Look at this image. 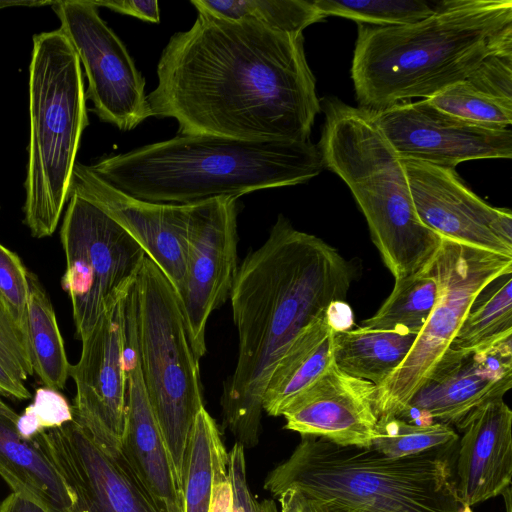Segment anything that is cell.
<instances>
[{"instance_id": "27", "label": "cell", "mask_w": 512, "mask_h": 512, "mask_svg": "<svg viewBox=\"0 0 512 512\" xmlns=\"http://www.w3.org/2000/svg\"><path fill=\"white\" fill-rule=\"evenodd\" d=\"M437 297L438 281L429 264L417 274L396 279L389 296L373 316L362 321V326L418 335L427 322Z\"/></svg>"}, {"instance_id": "6", "label": "cell", "mask_w": 512, "mask_h": 512, "mask_svg": "<svg viewBox=\"0 0 512 512\" xmlns=\"http://www.w3.org/2000/svg\"><path fill=\"white\" fill-rule=\"evenodd\" d=\"M320 104L325 121L317 146L324 168L349 187L384 264L395 280L425 270L442 237L419 219L403 160L369 111L337 98Z\"/></svg>"}, {"instance_id": "28", "label": "cell", "mask_w": 512, "mask_h": 512, "mask_svg": "<svg viewBox=\"0 0 512 512\" xmlns=\"http://www.w3.org/2000/svg\"><path fill=\"white\" fill-rule=\"evenodd\" d=\"M215 420L203 407L190 430L181 471V491L184 512H209L214 459L222 444Z\"/></svg>"}, {"instance_id": "17", "label": "cell", "mask_w": 512, "mask_h": 512, "mask_svg": "<svg viewBox=\"0 0 512 512\" xmlns=\"http://www.w3.org/2000/svg\"><path fill=\"white\" fill-rule=\"evenodd\" d=\"M416 213L442 238L512 257V213L490 206L454 169L403 160Z\"/></svg>"}, {"instance_id": "29", "label": "cell", "mask_w": 512, "mask_h": 512, "mask_svg": "<svg viewBox=\"0 0 512 512\" xmlns=\"http://www.w3.org/2000/svg\"><path fill=\"white\" fill-rule=\"evenodd\" d=\"M191 4L198 12L232 20L250 17L289 34H303L327 17L314 0H192Z\"/></svg>"}, {"instance_id": "30", "label": "cell", "mask_w": 512, "mask_h": 512, "mask_svg": "<svg viewBox=\"0 0 512 512\" xmlns=\"http://www.w3.org/2000/svg\"><path fill=\"white\" fill-rule=\"evenodd\" d=\"M488 287V286H487ZM477 296L451 347L479 349L512 336V277L496 279Z\"/></svg>"}, {"instance_id": "14", "label": "cell", "mask_w": 512, "mask_h": 512, "mask_svg": "<svg viewBox=\"0 0 512 512\" xmlns=\"http://www.w3.org/2000/svg\"><path fill=\"white\" fill-rule=\"evenodd\" d=\"M134 284V283H133ZM133 284L110 298L70 366L76 385L73 419L101 445L120 448L125 422L126 299Z\"/></svg>"}, {"instance_id": "16", "label": "cell", "mask_w": 512, "mask_h": 512, "mask_svg": "<svg viewBox=\"0 0 512 512\" xmlns=\"http://www.w3.org/2000/svg\"><path fill=\"white\" fill-rule=\"evenodd\" d=\"M512 387V336L485 348L449 347L397 417L459 429L478 408Z\"/></svg>"}, {"instance_id": "32", "label": "cell", "mask_w": 512, "mask_h": 512, "mask_svg": "<svg viewBox=\"0 0 512 512\" xmlns=\"http://www.w3.org/2000/svg\"><path fill=\"white\" fill-rule=\"evenodd\" d=\"M328 16H337L378 27L402 26L433 14L439 1L423 0H314Z\"/></svg>"}, {"instance_id": "23", "label": "cell", "mask_w": 512, "mask_h": 512, "mask_svg": "<svg viewBox=\"0 0 512 512\" xmlns=\"http://www.w3.org/2000/svg\"><path fill=\"white\" fill-rule=\"evenodd\" d=\"M429 101L454 116L495 127L512 124V51L491 55Z\"/></svg>"}, {"instance_id": "9", "label": "cell", "mask_w": 512, "mask_h": 512, "mask_svg": "<svg viewBox=\"0 0 512 512\" xmlns=\"http://www.w3.org/2000/svg\"><path fill=\"white\" fill-rule=\"evenodd\" d=\"M430 265L438 281L436 304L403 362L381 385L375 386L378 419L403 413L451 346L477 296L499 277L512 273V257L447 238H442Z\"/></svg>"}, {"instance_id": "20", "label": "cell", "mask_w": 512, "mask_h": 512, "mask_svg": "<svg viewBox=\"0 0 512 512\" xmlns=\"http://www.w3.org/2000/svg\"><path fill=\"white\" fill-rule=\"evenodd\" d=\"M125 362L127 397L120 449L141 483L164 512H184L181 485L143 382L131 295L126 300Z\"/></svg>"}, {"instance_id": "42", "label": "cell", "mask_w": 512, "mask_h": 512, "mask_svg": "<svg viewBox=\"0 0 512 512\" xmlns=\"http://www.w3.org/2000/svg\"><path fill=\"white\" fill-rule=\"evenodd\" d=\"M0 415L6 416L16 422L18 415L10 406L0 398Z\"/></svg>"}, {"instance_id": "40", "label": "cell", "mask_w": 512, "mask_h": 512, "mask_svg": "<svg viewBox=\"0 0 512 512\" xmlns=\"http://www.w3.org/2000/svg\"><path fill=\"white\" fill-rule=\"evenodd\" d=\"M0 512H48L34 501L12 492L0 502Z\"/></svg>"}, {"instance_id": "35", "label": "cell", "mask_w": 512, "mask_h": 512, "mask_svg": "<svg viewBox=\"0 0 512 512\" xmlns=\"http://www.w3.org/2000/svg\"><path fill=\"white\" fill-rule=\"evenodd\" d=\"M0 357L24 382L34 374L27 337L0 299Z\"/></svg>"}, {"instance_id": "10", "label": "cell", "mask_w": 512, "mask_h": 512, "mask_svg": "<svg viewBox=\"0 0 512 512\" xmlns=\"http://www.w3.org/2000/svg\"><path fill=\"white\" fill-rule=\"evenodd\" d=\"M68 200L60 230L66 256L61 283L70 297L76 334L82 340L110 298L135 282L146 254L96 205L77 195Z\"/></svg>"}, {"instance_id": "41", "label": "cell", "mask_w": 512, "mask_h": 512, "mask_svg": "<svg viewBox=\"0 0 512 512\" xmlns=\"http://www.w3.org/2000/svg\"><path fill=\"white\" fill-rule=\"evenodd\" d=\"M257 512H280L277 505L272 499H264L261 502H257Z\"/></svg>"}, {"instance_id": "1", "label": "cell", "mask_w": 512, "mask_h": 512, "mask_svg": "<svg viewBox=\"0 0 512 512\" xmlns=\"http://www.w3.org/2000/svg\"><path fill=\"white\" fill-rule=\"evenodd\" d=\"M147 96L152 116L179 135L308 142L321 110L303 34L198 12L171 36Z\"/></svg>"}, {"instance_id": "24", "label": "cell", "mask_w": 512, "mask_h": 512, "mask_svg": "<svg viewBox=\"0 0 512 512\" xmlns=\"http://www.w3.org/2000/svg\"><path fill=\"white\" fill-rule=\"evenodd\" d=\"M0 476L12 492L48 512H71V494L55 465L35 439L22 437L15 422L3 415H0Z\"/></svg>"}, {"instance_id": "8", "label": "cell", "mask_w": 512, "mask_h": 512, "mask_svg": "<svg viewBox=\"0 0 512 512\" xmlns=\"http://www.w3.org/2000/svg\"><path fill=\"white\" fill-rule=\"evenodd\" d=\"M132 292L145 390L181 485L190 430L204 407L199 359L191 347L177 294L148 256Z\"/></svg>"}, {"instance_id": "19", "label": "cell", "mask_w": 512, "mask_h": 512, "mask_svg": "<svg viewBox=\"0 0 512 512\" xmlns=\"http://www.w3.org/2000/svg\"><path fill=\"white\" fill-rule=\"evenodd\" d=\"M374 395L373 383L333 363L285 409V428L339 446L371 447L378 422Z\"/></svg>"}, {"instance_id": "4", "label": "cell", "mask_w": 512, "mask_h": 512, "mask_svg": "<svg viewBox=\"0 0 512 512\" xmlns=\"http://www.w3.org/2000/svg\"><path fill=\"white\" fill-rule=\"evenodd\" d=\"M90 168L110 186L133 198L189 205L302 184L318 176L324 165L318 146L311 141L178 134L103 157Z\"/></svg>"}, {"instance_id": "3", "label": "cell", "mask_w": 512, "mask_h": 512, "mask_svg": "<svg viewBox=\"0 0 512 512\" xmlns=\"http://www.w3.org/2000/svg\"><path fill=\"white\" fill-rule=\"evenodd\" d=\"M511 51V0H441L412 24H358L351 67L358 107L374 113L429 99L487 57Z\"/></svg>"}, {"instance_id": "21", "label": "cell", "mask_w": 512, "mask_h": 512, "mask_svg": "<svg viewBox=\"0 0 512 512\" xmlns=\"http://www.w3.org/2000/svg\"><path fill=\"white\" fill-rule=\"evenodd\" d=\"M456 461L455 490L462 506H475L503 494L512 478V411L503 398L474 411Z\"/></svg>"}, {"instance_id": "7", "label": "cell", "mask_w": 512, "mask_h": 512, "mask_svg": "<svg viewBox=\"0 0 512 512\" xmlns=\"http://www.w3.org/2000/svg\"><path fill=\"white\" fill-rule=\"evenodd\" d=\"M24 222L35 238L51 236L69 199L88 115L79 59L59 30L33 36Z\"/></svg>"}, {"instance_id": "15", "label": "cell", "mask_w": 512, "mask_h": 512, "mask_svg": "<svg viewBox=\"0 0 512 512\" xmlns=\"http://www.w3.org/2000/svg\"><path fill=\"white\" fill-rule=\"evenodd\" d=\"M370 113L402 160L454 169L469 160L512 157L510 127L454 116L429 99L405 101Z\"/></svg>"}, {"instance_id": "26", "label": "cell", "mask_w": 512, "mask_h": 512, "mask_svg": "<svg viewBox=\"0 0 512 512\" xmlns=\"http://www.w3.org/2000/svg\"><path fill=\"white\" fill-rule=\"evenodd\" d=\"M26 337L33 371L45 387H65L71 364L49 296L39 278L28 272Z\"/></svg>"}, {"instance_id": "22", "label": "cell", "mask_w": 512, "mask_h": 512, "mask_svg": "<svg viewBox=\"0 0 512 512\" xmlns=\"http://www.w3.org/2000/svg\"><path fill=\"white\" fill-rule=\"evenodd\" d=\"M333 326L328 310L292 341L273 369L263 394V411L282 416L290 403L334 363Z\"/></svg>"}, {"instance_id": "5", "label": "cell", "mask_w": 512, "mask_h": 512, "mask_svg": "<svg viewBox=\"0 0 512 512\" xmlns=\"http://www.w3.org/2000/svg\"><path fill=\"white\" fill-rule=\"evenodd\" d=\"M449 449L393 459L372 447L302 437L264 489L275 498L297 489L337 512H460Z\"/></svg>"}, {"instance_id": "43", "label": "cell", "mask_w": 512, "mask_h": 512, "mask_svg": "<svg viewBox=\"0 0 512 512\" xmlns=\"http://www.w3.org/2000/svg\"><path fill=\"white\" fill-rule=\"evenodd\" d=\"M460 512H473L471 507L469 506H463L462 510Z\"/></svg>"}, {"instance_id": "34", "label": "cell", "mask_w": 512, "mask_h": 512, "mask_svg": "<svg viewBox=\"0 0 512 512\" xmlns=\"http://www.w3.org/2000/svg\"><path fill=\"white\" fill-rule=\"evenodd\" d=\"M28 272L17 254L0 244V299L25 334Z\"/></svg>"}, {"instance_id": "31", "label": "cell", "mask_w": 512, "mask_h": 512, "mask_svg": "<svg viewBox=\"0 0 512 512\" xmlns=\"http://www.w3.org/2000/svg\"><path fill=\"white\" fill-rule=\"evenodd\" d=\"M458 440L452 426L416 423L397 417L378 419L371 447L389 458H404L451 448Z\"/></svg>"}, {"instance_id": "18", "label": "cell", "mask_w": 512, "mask_h": 512, "mask_svg": "<svg viewBox=\"0 0 512 512\" xmlns=\"http://www.w3.org/2000/svg\"><path fill=\"white\" fill-rule=\"evenodd\" d=\"M70 195L90 201L124 228L179 292L185 275L191 204H159L133 198L80 163L72 172Z\"/></svg>"}, {"instance_id": "39", "label": "cell", "mask_w": 512, "mask_h": 512, "mask_svg": "<svg viewBox=\"0 0 512 512\" xmlns=\"http://www.w3.org/2000/svg\"><path fill=\"white\" fill-rule=\"evenodd\" d=\"M0 395L16 400H27L31 394L10 367L0 357Z\"/></svg>"}, {"instance_id": "12", "label": "cell", "mask_w": 512, "mask_h": 512, "mask_svg": "<svg viewBox=\"0 0 512 512\" xmlns=\"http://www.w3.org/2000/svg\"><path fill=\"white\" fill-rule=\"evenodd\" d=\"M237 215L236 198L191 204L185 275L176 294L199 360L206 353L207 321L230 296L238 269Z\"/></svg>"}, {"instance_id": "33", "label": "cell", "mask_w": 512, "mask_h": 512, "mask_svg": "<svg viewBox=\"0 0 512 512\" xmlns=\"http://www.w3.org/2000/svg\"><path fill=\"white\" fill-rule=\"evenodd\" d=\"M72 420V407L66 398L58 390L41 387L36 390L32 403L18 415L15 425L22 437L33 439Z\"/></svg>"}, {"instance_id": "38", "label": "cell", "mask_w": 512, "mask_h": 512, "mask_svg": "<svg viewBox=\"0 0 512 512\" xmlns=\"http://www.w3.org/2000/svg\"><path fill=\"white\" fill-rule=\"evenodd\" d=\"M98 7L104 6L115 12L136 17L138 19L159 23L160 11L157 1H134V0H118V1H95Z\"/></svg>"}, {"instance_id": "25", "label": "cell", "mask_w": 512, "mask_h": 512, "mask_svg": "<svg viewBox=\"0 0 512 512\" xmlns=\"http://www.w3.org/2000/svg\"><path fill=\"white\" fill-rule=\"evenodd\" d=\"M416 337L363 326L335 331L334 363L341 371L379 386L403 362Z\"/></svg>"}, {"instance_id": "2", "label": "cell", "mask_w": 512, "mask_h": 512, "mask_svg": "<svg viewBox=\"0 0 512 512\" xmlns=\"http://www.w3.org/2000/svg\"><path fill=\"white\" fill-rule=\"evenodd\" d=\"M354 267L321 238L279 215L266 241L238 267L230 292L238 358L220 398L223 425L243 448L259 442L263 394L296 336L345 302Z\"/></svg>"}, {"instance_id": "37", "label": "cell", "mask_w": 512, "mask_h": 512, "mask_svg": "<svg viewBox=\"0 0 512 512\" xmlns=\"http://www.w3.org/2000/svg\"><path fill=\"white\" fill-rule=\"evenodd\" d=\"M232 485L228 473V451L222 443L215 454L214 481L209 512L232 511Z\"/></svg>"}, {"instance_id": "13", "label": "cell", "mask_w": 512, "mask_h": 512, "mask_svg": "<svg viewBox=\"0 0 512 512\" xmlns=\"http://www.w3.org/2000/svg\"><path fill=\"white\" fill-rule=\"evenodd\" d=\"M33 439L68 487L71 512H164L121 449L101 445L76 420Z\"/></svg>"}, {"instance_id": "36", "label": "cell", "mask_w": 512, "mask_h": 512, "mask_svg": "<svg viewBox=\"0 0 512 512\" xmlns=\"http://www.w3.org/2000/svg\"><path fill=\"white\" fill-rule=\"evenodd\" d=\"M228 473L233 493L231 512H257V500L247 484L244 448L238 443L228 451Z\"/></svg>"}, {"instance_id": "11", "label": "cell", "mask_w": 512, "mask_h": 512, "mask_svg": "<svg viewBox=\"0 0 512 512\" xmlns=\"http://www.w3.org/2000/svg\"><path fill=\"white\" fill-rule=\"evenodd\" d=\"M52 8L88 80L86 98L101 121L122 131L152 116L145 79L95 1H57Z\"/></svg>"}]
</instances>
